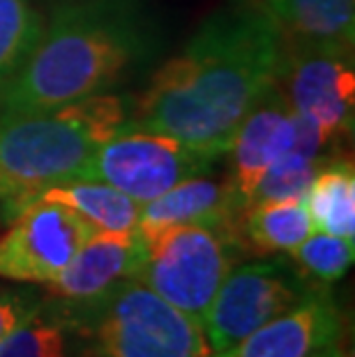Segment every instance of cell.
Returning <instances> with one entry per match:
<instances>
[{"label":"cell","instance_id":"obj_1","mask_svg":"<svg viewBox=\"0 0 355 357\" xmlns=\"http://www.w3.org/2000/svg\"><path fill=\"white\" fill-rule=\"evenodd\" d=\"M282 56L284 33L268 5L233 0L162 65L127 125L173 136L215 162L229 153L240 123L277 83Z\"/></svg>","mask_w":355,"mask_h":357},{"label":"cell","instance_id":"obj_2","mask_svg":"<svg viewBox=\"0 0 355 357\" xmlns=\"http://www.w3.org/2000/svg\"><path fill=\"white\" fill-rule=\"evenodd\" d=\"M153 42L139 0H67L0 90V118L104 93L150 56Z\"/></svg>","mask_w":355,"mask_h":357},{"label":"cell","instance_id":"obj_3","mask_svg":"<svg viewBox=\"0 0 355 357\" xmlns=\"http://www.w3.org/2000/svg\"><path fill=\"white\" fill-rule=\"evenodd\" d=\"M125 97L97 93L47 111L0 118V203L14 217L44 187L81 178L86 164L130 123Z\"/></svg>","mask_w":355,"mask_h":357},{"label":"cell","instance_id":"obj_4","mask_svg":"<svg viewBox=\"0 0 355 357\" xmlns=\"http://www.w3.org/2000/svg\"><path fill=\"white\" fill-rule=\"evenodd\" d=\"M90 357H208L203 325L139 279H123L88 302Z\"/></svg>","mask_w":355,"mask_h":357},{"label":"cell","instance_id":"obj_5","mask_svg":"<svg viewBox=\"0 0 355 357\" xmlns=\"http://www.w3.org/2000/svg\"><path fill=\"white\" fill-rule=\"evenodd\" d=\"M240 249L243 240L236 231L208 224L173 226L148 242L134 279L201 323Z\"/></svg>","mask_w":355,"mask_h":357},{"label":"cell","instance_id":"obj_6","mask_svg":"<svg viewBox=\"0 0 355 357\" xmlns=\"http://www.w3.org/2000/svg\"><path fill=\"white\" fill-rule=\"evenodd\" d=\"M277 81L284 83V95L293 111L319 127L332 143L353 132V49L284 37V56Z\"/></svg>","mask_w":355,"mask_h":357},{"label":"cell","instance_id":"obj_7","mask_svg":"<svg viewBox=\"0 0 355 357\" xmlns=\"http://www.w3.org/2000/svg\"><path fill=\"white\" fill-rule=\"evenodd\" d=\"M210 164L213 159L173 136L125 127L97 150L81 178L107 182L137 203H148L183 180L208 173Z\"/></svg>","mask_w":355,"mask_h":357},{"label":"cell","instance_id":"obj_8","mask_svg":"<svg viewBox=\"0 0 355 357\" xmlns=\"http://www.w3.org/2000/svg\"><path fill=\"white\" fill-rule=\"evenodd\" d=\"M309 295L282 265L247 263L231 270L203 316L210 353H224Z\"/></svg>","mask_w":355,"mask_h":357},{"label":"cell","instance_id":"obj_9","mask_svg":"<svg viewBox=\"0 0 355 357\" xmlns=\"http://www.w3.org/2000/svg\"><path fill=\"white\" fill-rule=\"evenodd\" d=\"M10 222L0 235V277L24 284H51L95 231L51 201H30Z\"/></svg>","mask_w":355,"mask_h":357},{"label":"cell","instance_id":"obj_10","mask_svg":"<svg viewBox=\"0 0 355 357\" xmlns=\"http://www.w3.org/2000/svg\"><path fill=\"white\" fill-rule=\"evenodd\" d=\"M293 143H296V111L286 100L282 83L277 81L245 116L229 146L231 173L226 187L240 210H247L259 180L266 176L270 166L291 153Z\"/></svg>","mask_w":355,"mask_h":357},{"label":"cell","instance_id":"obj_11","mask_svg":"<svg viewBox=\"0 0 355 357\" xmlns=\"http://www.w3.org/2000/svg\"><path fill=\"white\" fill-rule=\"evenodd\" d=\"M146 254L148 245L137 231H93L67 268L47 286L60 300L88 302L118 281L134 279Z\"/></svg>","mask_w":355,"mask_h":357},{"label":"cell","instance_id":"obj_12","mask_svg":"<svg viewBox=\"0 0 355 357\" xmlns=\"http://www.w3.org/2000/svg\"><path fill=\"white\" fill-rule=\"evenodd\" d=\"M339 311L326 293H309L286 314L273 318L240 344L213 357H307L339 341Z\"/></svg>","mask_w":355,"mask_h":357},{"label":"cell","instance_id":"obj_13","mask_svg":"<svg viewBox=\"0 0 355 357\" xmlns=\"http://www.w3.org/2000/svg\"><path fill=\"white\" fill-rule=\"evenodd\" d=\"M240 217L243 210L231 196L226 182L194 176L157 199L141 203L134 231L146 240V245L173 226L187 224H208L240 233Z\"/></svg>","mask_w":355,"mask_h":357},{"label":"cell","instance_id":"obj_14","mask_svg":"<svg viewBox=\"0 0 355 357\" xmlns=\"http://www.w3.org/2000/svg\"><path fill=\"white\" fill-rule=\"evenodd\" d=\"M30 201H51L60 203L65 208L74 210L81 219L93 226L95 231H134L139 219L141 203L130 199L127 194L118 192L116 187L97 180H65L56 182L51 187H44L33 199L24 203V208Z\"/></svg>","mask_w":355,"mask_h":357},{"label":"cell","instance_id":"obj_15","mask_svg":"<svg viewBox=\"0 0 355 357\" xmlns=\"http://www.w3.org/2000/svg\"><path fill=\"white\" fill-rule=\"evenodd\" d=\"M266 5L286 40L353 49L355 0H268Z\"/></svg>","mask_w":355,"mask_h":357},{"label":"cell","instance_id":"obj_16","mask_svg":"<svg viewBox=\"0 0 355 357\" xmlns=\"http://www.w3.org/2000/svg\"><path fill=\"white\" fill-rule=\"evenodd\" d=\"M302 201L314 231L355 238V171L351 157L328 159L309 182Z\"/></svg>","mask_w":355,"mask_h":357},{"label":"cell","instance_id":"obj_17","mask_svg":"<svg viewBox=\"0 0 355 357\" xmlns=\"http://www.w3.org/2000/svg\"><path fill=\"white\" fill-rule=\"evenodd\" d=\"M309 233L314 224L302 199L254 203L240 217V240L254 254L291 252Z\"/></svg>","mask_w":355,"mask_h":357},{"label":"cell","instance_id":"obj_18","mask_svg":"<svg viewBox=\"0 0 355 357\" xmlns=\"http://www.w3.org/2000/svg\"><path fill=\"white\" fill-rule=\"evenodd\" d=\"M42 28V17L30 0H0V90L26 63Z\"/></svg>","mask_w":355,"mask_h":357},{"label":"cell","instance_id":"obj_19","mask_svg":"<svg viewBox=\"0 0 355 357\" xmlns=\"http://www.w3.org/2000/svg\"><path fill=\"white\" fill-rule=\"evenodd\" d=\"M328 159L330 157H319V155L293 148L291 153H286L277 164L270 166L266 171V176L259 180L252 199H249V205L263 203V201L302 199L309 182L316 176V171H319Z\"/></svg>","mask_w":355,"mask_h":357},{"label":"cell","instance_id":"obj_20","mask_svg":"<svg viewBox=\"0 0 355 357\" xmlns=\"http://www.w3.org/2000/svg\"><path fill=\"white\" fill-rule=\"evenodd\" d=\"M289 254L305 275L319 279L323 284H330V281L342 279L349 272L355 258V245L351 238L314 231Z\"/></svg>","mask_w":355,"mask_h":357},{"label":"cell","instance_id":"obj_21","mask_svg":"<svg viewBox=\"0 0 355 357\" xmlns=\"http://www.w3.org/2000/svg\"><path fill=\"white\" fill-rule=\"evenodd\" d=\"M67 353L65 325L37 316V311L0 341V357H67Z\"/></svg>","mask_w":355,"mask_h":357},{"label":"cell","instance_id":"obj_22","mask_svg":"<svg viewBox=\"0 0 355 357\" xmlns=\"http://www.w3.org/2000/svg\"><path fill=\"white\" fill-rule=\"evenodd\" d=\"M37 311L35 302L28 300L26 295L0 291V341L19 328L21 323H26L30 316Z\"/></svg>","mask_w":355,"mask_h":357},{"label":"cell","instance_id":"obj_23","mask_svg":"<svg viewBox=\"0 0 355 357\" xmlns=\"http://www.w3.org/2000/svg\"><path fill=\"white\" fill-rule=\"evenodd\" d=\"M307 357H346V353L342 351L339 341H332V344H326V346L316 348V351L309 353Z\"/></svg>","mask_w":355,"mask_h":357}]
</instances>
